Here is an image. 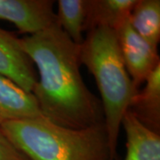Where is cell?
Segmentation results:
<instances>
[{"instance_id": "7c38bea8", "label": "cell", "mask_w": 160, "mask_h": 160, "mask_svg": "<svg viewBox=\"0 0 160 160\" xmlns=\"http://www.w3.org/2000/svg\"><path fill=\"white\" fill-rule=\"evenodd\" d=\"M56 13L58 24L77 45L84 41L87 0H59Z\"/></svg>"}, {"instance_id": "52a82bcc", "label": "cell", "mask_w": 160, "mask_h": 160, "mask_svg": "<svg viewBox=\"0 0 160 160\" xmlns=\"http://www.w3.org/2000/svg\"><path fill=\"white\" fill-rule=\"evenodd\" d=\"M45 118L32 92L0 75V126L10 121Z\"/></svg>"}, {"instance_id": "3957f363", "label": "cell", "mask_w": 160, "mask_h": 160, "mask_svg": "<svg viewBox=\"0 0 160 160\" xmlns=\"http://www.w3.org/2000/svg\"><path fill=\"white\" fill-rule=\"evenodd\" d=\"M0 129L30 160H114L104 123L74 129L38 118L6 122Z\"/></svg>"}, {"instance_id": "9c48e42d", "label": "cell", "mask_w": 160, "mask_h": 160, "mask_svg": "<svg viewBox=\"0 0 160 160\" xmlns=\"http://www.w3.org/2000/svg\"><path fill=\"white\" fill-rule=\"evenodd\" d=\"M137 0H87L85 31L109 28L117 31L129 22Z\"/></svg>"}, {"instance_id": "30bf717a", "label": "cell", "mask_w": 160, "mask_h": 160, "mask_svg": "<svg viewBox=\"0 0 160 160\" xmlns=\"http://www.w3.org/2000/svg\"><path fill=\"white\" fill-rule=\"evenodd\" d=\"M129 110L142 125L160 133V65L144 82L132 100Z\"/></svg>"}, {"instance_id": "277c9868", "label": "cell", "mask_w": 160, "mask_h": 160, "mask_svg": "<svg viewBox=\"0 0 160 160\" xmlns=\"http://www.w3.org/2000/svg\"><path fill=\"white\" fill-rule=\"evenodd\" d=\"M123 62L136 90L160 65L158 47L144 40L133 30L129 22L117 31Z\"/></svg>"}, {"instance_id": "7a4b0ae2", "label": "cell", "mask_w": 160, "mask_h": 160, "mask_svg": "<svg viewBox=\"0 0 160 160\" xmlns=\"http://www.w3.org/2000/svg\"><path fill=\"white\" fill-rule=\"evenodd\" d=\"M79 59L96 81L110 154L115 160L122 120L138 92L123 62L117 32L104 27L86 32L79 45Z\"/></svg>"}, {"instance_id": "5b68a950", "label": "cell", "mask_w": 160, "mask_h": 160, "mask_svg": "<svg viewBox=\"0 0 160 160\" xmlns=\"http://www.w3.org/2000/svg\"><path fill=\"white\" fill-rule=\"evenodd\" d=\"M52 0H0V21L15 25L20 32L37 34L58 24Z\"/></svg>"}, {"instance_id": "4fadbf2b", "label": "cell", "mask_w": 160, "mask_h": 160, "mask_svg": "<svg viewBox=\"0 0 160 160\" xmlns=\"http://www.w3.org/2000/svg\"><path fill=\"white\" fill-rule=\"evenodd\" d=\"M0 160H30L18 149L0 129Z\"/></svg>"}, {"instance_id": "8992f818", "label": "cell", "mask_w": 160, "mask_h": 160, "mask_svg": "<svg viewBox=\"0 0 160 160\" xmlns=\"http://www.w3.org/2000/svg\"><path fill=\"white\" fill-rule=\"evenodd\" d=\"M0 75L29 92H32L38 81L34 64L22 49L20 38L1 28Z\"/></svg>"}, {"instance_id": "ba28073f", "label": "cell", "mask_w": 160, "mask_h": 160, "mask_svg": "<svg viewBox=\"0 0 160 160\" xmlns=\"http://www.w3.org/2000/svg\"><path fill=\"white\" fill-rule=\"evenodd\" d=\"M122 126L126 136L125 160H160V133L142 125L129 109Z\"/></svg>"}, {"instance_id": "8fae6325", "label": "cell", "mask_w": 160, "mask_h": 160, "mask_svg": "<svg viewBox=\"0 0 160 160\" xmlns=\"http://www.w3.org/2000/svg\"><path fill=\"white\" fill-rule=\"evenodd\" d=\"M133 30L152 46L160 41V1L137 0L129 17Z\"/></svg>"}, {"instance_id": "6da1fadb", "label": "cell", "mask_w": 160, "mask_h": 160, "mask_svg": "<svg viewBox=\"0 0 160 160\" xmlns=\"http://www.w3.org/2000/svg\"><path fill=\"white\" fill-rule=\"evenodd\" d=\"M20 42L38 69L32 94L46 119L74 129L103 123L102 102L81 76L79 45L59 24Z\"/></svg>"}]
</instances>
